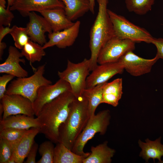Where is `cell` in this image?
Returning <instances> with one entry per match:
<instances>
[{"mask_svg": "<svg viewBox=\"0 0 163 163\" xmlns=\"http://www.w3.org/2000/svg\"><path fill=\"white\" fill-rule=\"evenodd\" d=\"M161 137L154 141L149 139L145 140V142L140 140L138 141V144L142 150L139 154V156L144 159L146 162L152 158L155 162V160L157 159L158 163H163L161 158L163 156V145L161 143Z\"/></svg>", "mask_w": 163, "mask_h": 163, "instance_id": "cell-20", "label": "cell"}, {"mask_svg": "<svg viewBox=\"0 0 163 163\" xmlns=\"http://www.w3.org/2000/svg\"><path fill=\"white\" fill-rule=\"evenodd\" d=\"M71 91L69 83L61 78L54 84L44 85L38 89L36 97L33 103L35 115L37 116L43 107L62 94Z\"/></svg>", "mask_w": 163, "mask_h": 163, "instance_id": "cell-9", "label": "cell"}, {"mask_svg": "<svg viewBox=\"0 0 163 163\" xmlns=\"http://www.w3.org/2000/svg\"><path fill=\"white\" fill-rule=\"evenodd\" d=\"M8 26L4 27L3 26H0V42L2 41L4 37L11 31L12 28Z\"/></svg>", "mask_w": 163, "mask_h": 163, "instance_id": "cell-36", "label": "cell"}, {"mask_svg": "<svg viewBox=\"0 0 163 163\" xmlns=\"http://www.w3.org/2000/svg\"><path fill=\"white\" fill-rule=\"evenodd\" d=\"M7 47L6 43L4 42H0V59H2V56L3 54L4 51Z\"/></svg>", "mask_w": 163, "mask_h": 163, "instance_id": "cell-37", "label": "cell"}, {"mask_svg": "<svg viewBox=\"0 0 163 163\" xmlns=\"http://www.w3.org/2000/svg\"><path fill=\"white\" fill-rule=\"evenodd\" d=\"M12 28L10 34L14 41V46L17 49L22 50L30 40L27 28L26 27H18L16 25Z\"/></svg>", "mask_w": 163, "mask_h": 163, "instance_id": "cell-29", "label": "cell"}, {"mask_svg": "<svg viewBox=\"0 0 163 163\" xmlns=\"http://www.w3.org/2000/svg\"><path fill=\"white\" fill-rule=\"evenodd\" d=\"M15 77L10 74L4 75L0 77V99L1 100L5 94L6 87L8 83Z\"/></svg>", "mask_w": 163, "mask_h": 163, "instance_id": "cell-33", "label": "cell"}, {"mask_svg": "<svg viewBox=\"0 0 163 163\" xmlns=\"http://www.w3.org/2000/svg\"><path fill=\"white\" fill-rule=\"evenodd\" d=\"M0 100L4 109L2 120L13 115L24 114L31 117L35 115L33 102L21 95L5 94Z\"/></svg>", "mask_w": 163, "mask_h": 163, "instance_id": "cell-10", "label": "cell"}, {"mask_svg": "<svg viewBox=\"0 0 163 163\" xmlns=\"http://www.w3.org/2000/svg\"><path fill=\"white\" fill-rule=\"evenodd\" d=\"M14 150L6 140L0 138V163H8Z\"/></svg>", "mask_w": 163, "mask_h": 163, "instance_id": "cell-31", "label": "cell"}, {"mask_svg": "<svg viewBox=\"0 0 163 163\" xmlns=\"http://www.w3.org/2000/svg\"><path fill=\"white\" fill-rule=\"evenodd\" d=\"M110 112L106 110L100 111L91 117L85 127L76 139L71 149L75 153L88 156L90 152H85L84 149L88 141L97 133L103 135L106 133L110 123Z\"/></svg>", "mask_w": 163, "mask_h": 163, "instance_id": "cell-5", "label": "cell"}, {"mask_svg": "<svg viewBox=\"0 0 163 163\" xmlns=\"http://www.w3.org/2000/svg\"><path fill=\"white\" fill-rule=\"evenodd\" d=\"M124 69L123 66L119 61L97 65L86 79V88L107 82L114 75L122 73Z\"/></svg>", "mask_w": 163, "mask_h": 163, "instance_id": "cell-12", "label": "cell"}, {"mask_svg": "<svg viewBox=\"0 0 163 163\" xmlns=\"http://www.w3.org/2000/svg\"><path fill=\"white\" fill-rule=\"evenodd\" d=\"M39 12L50 24L53 32L60 31L69 28L74 23L67 18L63 8L47 9Z\"/></svg>", "mask_w": 163, "mask_h": 163, "instance_id": "cell-17", "label": "cell"}, {"mask_svg": "<svg viewBox=\"0 0 163 163\" xmlns=\"http://www.w3.org/2000/svg\"><path fill=\"white\" fill-rule=\"evenodd\" d=\"M80 24V21H77L69 28L49 34V40L43 46V48L45 49L56 46L59 48L64 49L72 46L78 36Z\"/></svg>", "mask_w": 163, "mask_h": 163, "instance_id": "cell-15", "label": "cell"}, {"mask_svg": "<svg viewBox=\"0 0 163 163\" xmlns=\"http://www.w3.org/2000/svg\"><path fill=\"white\" fill-rule=\"evenodd\" d=\"M27 130L10 128L0 129V138L7 141L14 151L17 146Z\"/></svg>", "mask_w": 163, "mask_h": 163, "instance_id": "cell-28", "label": "cell"}, {"mask_svg": "<svg viewBox=\"0 0 163 163\" xmlns=\"http://www.w3.org/2000/svg\"><path fill=\"white\" fill-rule=\"evenodd\" d=\"M29 21L26 28L30 39L31 41L43 46L46 42L45 34L53 32L51 27L43 17L34 11L29 13Z\"/></svg>", "mask_w": 163, "mask_h": 163, "instance_id": "cell-13", "label": "cell"}, {"mask_svg": "<svg viewBox=\"0 0 163 163\" xmlns=\"http://www.w3.org/2000/svg\"><path fill=\"white\" fill-rule=\"evenodd\" d=\"M45 66V64L39 66L34 74L30 77L18 78L12 81L7 88L5 94H20L33 103L39 88L52 83L51 81L44 76Z\"/></svg>", "mask_w": 163, "mask_h": 163, "instance_id": "cell-4", "label": "cell"}, {"mask_svg": "<svg viewBox=\"0 0 163 163\" xmlns=\"http://www.w3.org/2000/svg\"><path fill=\"white\" fill-rule=\"evenodd\" d=\"M5 0H0V26L10 27L14 16L10 8L6 9Z\"/></svg>", "mask_w": 163, "mask_h": 163, "instance_id": "cell-32", "label": "cell"}, {"mask_svg": "<svg viewBox=\"0 0 163 163\" xmlns=\"http://www.w3.org/2000/svg\"><path fill=\"white\" fill-rule=\"evenodd\" d=\"M155 0H125L127 9L139 15H143L151 11Z\"/></svg>", "mask_w": 163, "mask_h": 163, "instance_id": "cell-27", "label": "cell"}, {"mask_svg": "<svg viewBox=\"0 0 163 163\" xmlns=\"http://www.w3.org/2000/svg\"><path fill=\"white\" fill-rule=\"evenodd\" d=\"M37 117L24 114H17L9 116L0 121V129L10 128L21 129L28 130L32 127H40Z\"/></svg>", "mask_w": 163, "mask_h": 163, "instance_id": "cell-18", "label": "cell"}, {"mask_svg": "<svg viewBox=\"0 0 163 163\" xmlns=\"http://www.w3.org/2000/svg\"><path fill=\"white\" fill-rule=\"evenodd\" d=\"M75 98L71 91L66 92L43 105L37 116L40 133L53 143L59 142V127L67 119L71 104Z\"/></svg>", "mask_w": 163, "mask_h": 163, "instance_id": "cell-1", "label": "cell"}, {"mask_svg": "<svg viewBox=\"0 0 163 163\" xmlns=\"http://www.w3.org/2000/svg\"><path fill=\"white\" fill-rule=\"evenodd\" d=\"M55 147L53 163H82L88 156L77 154L61 143Z\"/></svg>", "mask_w": 163, "mask_h": 163, "instance_id": "cell-24", "label": "cell"}, {"mask_svg": "<svg viewBox=\"0 0 163 163\" xmlns=\"http://www.w3.org/2000/svg\"><path fill=\"white\" fill-rule=\"evenodd\" d=\"M151 43L154 44L157 49L156 55L159 59H163V38H153Z\"/></svg>", "mask_w": 163, "mask_h": 163, "instance_id": "cell-35", "label": "cell"}, {"mask_svg": "<svg viewBox=\"0 0 163 163\" xmlns=\"http://www.w3.org/2000/svg\"><path fill=\"white\" fill-rule=\"evenodd\" d=\"M108 13L113 25L116 37L127 39L135 43H151L153 38L145 28L129 21L124 16L108 9Z\"/></svg>", "mask_w": 163, "mask_h": 163, "instance_id": "cell-6", "label": "cell"}, {"mask_svg": "<svg viewBox=\"0 0 163 163\" xmlns=\"http://www.w3.org/2000/svg\"><path fill=\"white\" fill-rule=\"evenodd\" d=\"M16 1V0H7L8 5L7 8H10Z\"/></svg>", "mask_w": 163, "mask_h": 163, "instance_id": "cell-39", "label": "cell"}, {"mask_svg": "<svg viewBox=\"0 0 163 163\" xmlns=\"http://www.w3.org/2000/svg\"><path fill=\"white\" fill-rule=\"evenodd\" d=\"M63 3L67 18L72 21L84 15L90 9V0H60Z\"/></svg>", "mask_w": 163, "mask_h": 163, "instance_id": "cell-23", "label": "cell"}, {"mask_svg": "<svg viewBox=\"0 0 163 163\" xmlns=\"http://www.w3.org/2000/svg\"><path fill=\"white\" fill-rule=\"evenodd\" d=\"M43 46L29 40L21 50L23 56L31 63L40 62L43 57L46 55V52Z\"/></svg>", "mask_w": 163, "mask_h": 163, "instance_id": "cell-26", "label": "cell"}, {"mask_svg": "<svg viewBox=\"0 0 163 163\" xmlns=\"http://www.w3.org/2000/svg\"><path fill=\"white\" fill-rule=\"evenodd\" d=\"M90 11L93 14L94 13L95 0H90Z\"/></svg>", "mask_w": 163, "mask_h": 163, "instance_id": "cell-38", "label": "cell"}, {"mask_svg": "<svg viewBox=\"0 0 163 163\" xmlns=\"http://www.w3.org/2000/svg\"><path fill=\"white\" fill-rule=\"evenodd\" d=\"M122 83V78H117L110 82L106 83L103 89L101 103H106L114 107L117 106L123 94Z\"/></svg>", "mask_w": 163, "mask_h": 163, "instance_id": "cell-22", "label": "cell"}, {"mask_svg": "<svg viewBox=\"0 0 163 163\" xmlns=\"http://www.w3.org/2000/svg\"><path fill=\"white\" fill-rule=\"evenodd\" d=\"M60 0H16L10 8L11 11H17L23 17L32 11H40L56 8H64Z\"/></svg>", "mask_w": 163, "mask_h": 163, "instance_id": "cell-14", "label": "cell"}, {"mask_svg": "<svg viewBox=\"0 0 163 163\" xmlns=\"http://www.w3.org/2000/svg\"></svg>", "mask_w": 163, "mask_h": 163, "instance_id": "cell-40", "label": "cell"}, {"mask_svg": "<svg viewBox=\"0 0 163 163\" xmlns=\"http://www.w3.org/2000/svg\"><path fill=\"white\" fill-rule=\"evenodd\" d=\"M90 118L87 99L83 94L76 97L71 104L67 119L59 127V142L71 150Z\"/></svg>", "mask_w": 163, "mask_h": 163, "instance_id": "cell-2", "label": "cell"}, {"mask_svg": "<svg viewBox=\"0 0 163 163\" xmlns=\"http://www.w3.org/2000/svg\"><path fill=\"white\" fill-rule=\"evenodd\" d=\"M53 142L50 140L42 143L38 148L41 158L37 163H53L54 146Z\"/></svg>", "mask_w": 163, "mask_h": 163, "instance_id": "cell-30", "label": "cell"}, {"mask_svg": "<svg viewBox=\"0 0 163 163\" xmlns=\"http://www.w3.org/2000/svg\"><path fill=\"white\" fill-rule=\"evenodd\" d=\"M108 142L91 148L90 154L83 161L82 163H110L115 150L107 145Z\"/></svg>", "mask_w": 163, "mask_h": 163, "instance_id": "cell-21", "label": "cell"}, {"mask_svg": "<svg viewBox=\"0 0 163 163\" xmlns=\"http://www.w3.org/2000/svg\"><path fill=\"white\" fill-rule=\"evenodd\" d=\"M89 63V59L86 58L77 63L68 60L66 69L58 72L59 78L69 83L71 92L76 97L81 96L86 88V79L90 74Z\"/></svg>", "mask_w": 163, "mask_h": 163, "instance_id": "cell-7", "label": "cell"}, {"mask_svg": "<svg viewBox=\"0 0 163 163\" xmlns=\"http://www.w3.org/2000/svg\"><path fill=\"white\" fill-rule=\"evenodd\" d=\"M105 83L86 88L82 94L88 100V110L91 117L95 115L97 107L100 104H102L103 89Z\"/></svg>", "mask_w": 163, "mask_h": 163, "instance_id": "cell-25", "label": "cell"}, {"mask_svg": "<svg viewBox=\"0 0 163 163\" xmlns=\"http://www.w3.org/2000/svg\"><path fill=\"white\" fill-rule=\"evenodd\" d=\"M98 11L90 33L89 70L98 65L97 57L101 48L110 40L116 37L113 24L108 13V0H97Z\"/></svg>", "mask_w": 163, "mask_h": 163, "instance_id": "cell-3", "label": "cell"}, {"mask_svg": "<svg viewBox=\"0 0 163 163\" xmlns=\"http://www.w3.org/2000/svg\"><path fill=\"white\" fill-rule=\"evenodd\" d=\"M38 144L34 141L27 157L25 163H35L36 157L38 149Z\"/></svg>", "mask_w": 163, "mask_h": 163, "instance_id": "cell-34", "label": "cell"}, {"mask_svg": "<svg viewBox=\"0 0 163 163\" xmlns=\"http://www.w3.org/2000/svg\"><path fill=\"white\" fill-rule=\"evenodd\" d=\"M135 42L116 37L108 41L101 48L98 54L97 62L99 64L115 62L130 51L134 50Z\"/></svg>", "mask_w": 163, "mask_h": 163, "instance_id": "cell-8", "label": "cell"}, {"mask_svg": "<svg viewBox=\"0 0 163 163\" xmlns=\"http://www.w3.org/2000/svg\"><path fill=\"white\" fill-rule=\"evenodd\" d=\"M40 132V127H32L27 131L14 151L13 155L16 163L24 162L34 142L35 137Z\"/></svg>", "mask_w": 163, "mask_h": 163, "instance_id": "cell-19", "label": "cell"}, {"mask_svg": "<svg viewBox=\"0 0 163 163\" xmlns=\"http://www.w3.org/2000/svg\"><path fill=\"white\" fill-rule=\"evenodd\" d=\"M8 56L5 61L0 64V73L11 75L18 78L27 77L28 72L21 66L25 60L21 58L23 56L15 47L10 46L8 49Z\"/></svg>", "mask_w": 163, "mask_h": 163, "instance_id": "cell-16", "label": "cell"}, {"mask_svg": "<svg viewBox=\"0 0 163 163\" xmlns=\"http://www.w3.org/2000/svg\"><path fill=\"white\" fill-rule=\"evenodd\" d=\"M159 59L156 55L152 59H144L130 51L118 61L122 64L124 69L131 75L139 76L150 72L153 66Z\"/></svg>", "mask_w": 163, "mask_h": 163, "instance_id": "cell-11", "label": "cell"}]
</instances>
